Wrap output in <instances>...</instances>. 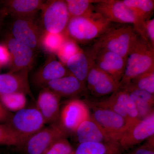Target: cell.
<instances>
[{"mask_svg":"<svg viewBox=\"0 0 154 154\" xmlns=\"http://www.w3.org/2000/svg\"><path fill=\"white\" fill-rule=\"evenodd\" d=\"M12 115L11 112L7 110L0 102V123H7Z\"/></svg>","mask_w":154,"mask_h":154,"instance_id":"36","label":"cell"},{"mask_svg":"<svg viewBox=\"0 0 154 154\" xmlns=\"http://www.w3.org/2000/svg\"><path fill=\"white\" fill-rule=\"evenodd\" d=\"M44 88H48L60 97H72L82 93L85 85L70 75L51 81Z\"/></svg>","mask_w":154,"mask_h":154,"instance_id":"20","label":"cell"},{"mask_svg":"<svg viewBox=\"0 0 154 154\" xmlns=\"http://www.w3.org/2000/svg\"><path fill=\"white\" fill-rule=\"evenodd\" d=\"M122 3L143 21L150 19L154 8L153 0H122Z\"/></svg>","mask_w":154,"mask_h":154,"instance_id":"25","label":"cell"},{"mask_svg":"<svg viewBox=\"0 0 154 154\" xmlns=\"http://www.w3.org/2000/svg\"><path fill=\"white\" fill-rule=\"evenodd\" d=\"M75 132L79 143L92 142L119 146L111 140L91 116L82 122Z\"/></svg>","mask_w":154,"mask_h":154,"instance_id":"19","label":"cell"},{"mask_svg":"<svg viewBox=\"0 0 154 154\" xmlns=\"http://www.w3.org/2000/svg\"><path fill=\"white\" fill-rule=\"evenodd\" d=\"M86 84L92 94L97 96L113 94L120 87V83L96 66L92 59Z\"/></svg>","mask_w":154,"mask_h":154,"instance_id":"12","label":"cell"},{"mask_svg":"<svg viewBox=\"0 0 154 154\" xmlns=\"http://www.w3.org/2000/svg\"><path fill=\"white\" fill-rule=\"evenodd\" d=\"M42 33V29L35 21V17L15 18L11 26V36L34 51L40 47Z\"/></svg>","mask_w":154,"mask_h":154,"instance_id":"8","label":"cell"},{"mask_svg":"<svg viewBox=\"0 0 154 154\" xmlns=\"http://www.w3.org/2000/svg\"><path fill=\"white\" fill-rule=\"evenodd\" d=\"M41 11L42 31L54 33L64 32L70 19L66 1H46Z\"/></svg>","mask_w":154,"mask_h":154,"instance_id":"6","label":"cell"},{"mask_svg":"<svg viewBox=\"0 0 154 154\" xmlns=\"http://www.w3.org/2000/svg\"><path fill=\"white\" fill-rule=\"evenodd\" d=\"M152 70H154V49L138 34L128 54L120 87L127 85L136 77Z\"/></svg>","mask_w":154,"mask_h":154,"instance_id":"2","label":"cell"},{"mask_svg":"<svg viewBox=\"0 0 154 154\" xmlns=\"http://www.w3.org/2000/svg\"><path fill=\"white\" fill-rule=\"evenodd\" d=\"M152 136L150 140L143 145L141 146L133 152L131 154H154V138Z\"/></svg>","mask_w":154,"mask_h":154,"instance_id":"35","label":"cell"},{"mask_svg":"<svg viewBox=\"0 0 154 154\" xmlns=\"http://www.w3.org/2000/svg\"><path fill=\"white\" fill-rule=\"evenodd\" d=\"M82 50L75 42L66 37L56 54L61 62L65 65L70 58Z\"/></svg>","mask_w":154,"mask_h":154,"instance_id":"30","label":"cell"},{"mask_svg":"<svg viewBox=\"0 0 154 154\" xmlns=\"http://www.w3.org/2000/svg\"><path fill=\"white\" fill-rule=\"evenodd\" d=\"M144 34L146 40L154 49V19H149L145 22Z\"/></svg>","mask_w":154,"mask_h":154,"instance_id":"33","label":"cell"},{"mask_svg":"<svg viewBox=\"0 0 154 154\" xmlns=\"http://www.w3.org/2000/svg\"><path fill=\"white\" fill-rule=\"evenodd\" d=\"M94 6V11L111 23L132 25L137 33L146 41L144 21L137 17L122 1L101 0Z\"/></svg>","mask_w":154,"mask_h":154,"instance_id":"4","label":"cell"},{"mask_svg":"<svg viewBox=\"0 0 154 154\" xmlns=\"http://www.w3.org/2000/svg\"><path fill=\"white\" fill-rule=\"evenodd\" d=\"M5 44L11 54L9 72H15L23 69L29 70L31 68L34 62L35 51L15 39L11 34L7 36Z\"/></svg>","mask_w":154,"mask_h":154,"instance_id":"13","label":"cell"},{"mask_svg":"<svg viewBox=\"0 0 154 154\" xmlns=\"http://www.w3.org/2000/svg\"><path fill=\"white\" fill-rule=\"evenodd\" d=\"M138 35L132 25L112 23L105 33L96 39L92 48L107 50L127 58Z\"/></svg>","mask_w":154,"mask_h":154,"instance_id":"3","label":"cell"},{"mask_svg":"<svg viewBox=\"0 0 154 154\" xmlns=\"http://www.w3.org/2000/svg\"><path fill=\"white\" fill-rule=\"evenodd\" d=\"M6 124L20 142V146L33 134L44 127L43 117L36 107L25 108L11 116Z\"/></svg>","mask_w":154,"mask_h":154,"instance_id":"5","label":"cell"},{"mask_svg":"<svg viewBox=\"0 0 154 154\" xmlns=\"http://www.w3.org/2000/svg\"><path fill=\"white\" fill-rule=\"evenodd\" d=\"M45 1L42 0H7L2 1V14L15 18L35 17Z\"/></svg>","mask_w":154,"mask_h":154,"instance_id":"18","label":"cell"},{"mask_svg":"<svg viewBox=\"0 0 154 154\" xmlns=\"http://www.w3.org/2000/svg\"><path fill=\"white\" fill-rule=\"evenodd\" d=\"M121 87L125 89L134 101L140 119L154 112L152 106L154 103V95L138 89L130 84Z\"/></svg>","mask_w":154,"mask_h":154,"instance_id":"22","label":"cell"},{"mask_svg":"<svg viewBox=\"0 0 154 154\" xmlns=\"http://www.w3.org/2000/svg\"><path fill=\"white\" fill-rule=\"evenodd\" d=\"M11 61V53L4 43H0V66H10Z\"/></svg>","mask_w":154,"mask_h":154,"instance_id":"34","label":"cell"},{"mask_svg":"<svg viewBox=\"0 0 154 154\" xmlns=\"http://www.w3.org/2000/svg\"><path fill=\"white\" fill-rule=\"evenodd\" d=\"M128 84L154 95V70L139 75Z\"/></svg>","mask_w":154,"mask_h":154,"instance_id":"29","label":"cell"},{"mask_svg":"<svg viewBox=\"0 0 154 154\" xmlns=\"http://www.w3.org/2000/svg\"><path fill=\"white\" fill-rule=\"evenodd\" d=\"M66 38L64 33H51L42 31L40 46L51 54H56Z\"/></svg>","mask_w":154,"mask_h":154,"instance_id":"27","label":"cell"},{"mask_svg":"<svg viewBox=\"0 0 154 154\" xmlns=\"http://www.w3.org/2000/svg\"><path fill=\"white\" fill-rule=\"evenodd\" d=\"M119 146L98 142L80 143L72 154H118Z\"/></svg>","mask_w":154,"mask_h":154,"instance_id":"23","label":"cell"},{"mask_svg":"<svg viewBox=\"0 0 154 154\" xmlns=\"http://www.w3.org/2000/svg\"><path fill=\"white\" fill-rule=\"evenodd\" d=\"M112 23L94 11L82 17L70 18L63 33L76 43H84L99 38Z\"/></svg>","mask_w":154,"mask_h":154,"instance_id":"1","label":"cell"},{"mask_svg":"<svg viewBox=\"0 0 154 154\" xmlns=\"http://www.w3.org/2000/svg\"><path fill=\"white\" fill-rule=\"evenodd\" d=\"M0 145L20 146L17 137L6 123H0Z\"/></svg>","mask_w":154,"mask_h":154,"instance_id":"32","label":"cell"},{"mask_svg":"<svg viewBox=\"0 0 154 154\" xmlns=\"http://www.w3.org/2000/svg\"><path fill=\"white\" fill-rule=\"evenodd\" d=\"M28 69L0 74V95L22 93L33 97L28 81Z\"/></svg>","mask_w":154,"mask_h":154,"instance_id":"15","label":"cell"},{"mask_svg":"<svg viewBox=\"0 0 154 154\" xmlns=\"http://www.w3.org/2000/svg\"><path fill=\"white\" fill-rule=\"evenodd\" d=\"M90 117L88 105L79 99H73L62 110L59 117L60 125L66 131L75 132L80 125Z\"/></svg>","mask_w":154,"mask_h":154,"instance_id":"14","label":"cell"},{"mask_svg":"<svg viewBox=\"0 0 154 154\" xmlns=\"http://www.w3.org/2000/svg\"><path fill=\"white\" fill-rule=\"evenodd\" d=\"M99 0H66L70 19L82 17L94 11V4L99 2Z\"/></svg>","mask_w":154,"mask_h":154,"instance_id":"26","label":"cell"},{"mask_svg":"<svg viewBox=\"0 0 154 154\" xmlns=\"http://www.w3.org/2000/svg\"><path fill=\"white\" fill-rule=\"evenodd\" d=\"M113 95L122 105L129 118L130 127L140 119L135 103L125 89L120 87Z\"/></svg>","mask_w":154,"mask_h":154,"instance_id":"24","label":"cell"},{"mask_svg":"<svg viewBox=\"0 0 154 154\" xmlns=\"http://www.w3.org/2000/svg\"><path fill=\"white\" fill-rule=\"evenodd\" d=\"M0 102L7 110L16 113L25 108L27 99L25 94L14 93L0 95Z\"/></svg>","mask_w":154,"mask_h":154,"instance_id":"28","label":"cell"},{"mask_svg":"<svg viewBox=\"0 0 154 154\" xmlns=\"http://www.w3.org/2000/svg\"><path fill=\"white\" fill-rule=\"evenodd\" d=\"M91 63L89 53L82 49L70 58L65 66L71 74L85 85Z\"/></svg>","mask_w":154,"mask_h":154,"instance_id":"21","label":"cell"},{"mask_svg":"<svg viewBox=\"0 0 154 154\" xmlns=\"http://www.w3.org/2000/svg\"><path fill=\"white\" fill-rule=\"evenodd\" d=\"M60 99L58 95L47 88H43L38 94L36 107L45 124L54 123L59 118Z\"/></svg>","mask_w":154,"mask_h":154,"instance_id":"17","label":"cell"},{"mask_svg":"<svg viewBox=\"0 0 154 154\" xmlns=\"http://www.w3.org/2000/svg\"><path fill=\"white\" fill-rule=\"evenodd\" d=\"M154 113L152 112L144 118L130 127L119 141L120 149H128L146 139L153 136Z\"/></svg>","mask_w":154,"mask_h":154,"instance_id":"11","label":"cell"},{"mask_svg":"<svg viewBox=\"0 0 154 154\" xmlns=\"http://www.w3.org/2000/svg\"><path fill=\"white\" fill-rule=\"evenodd\" d=\"M88 51L96 66L120 83L124 75L127 58L104 49L92 48Z\"/></svg>","mask_w":154,"mask_h":154,"instance_id":"9","label":"cell"},{"mask_svg":"<svg viewBox=\"0 0 154 154\" xmlns=\"http://www.w3.org/2000/svg\"><path fill=\"white\" fill-rule=\"evenodd\" d=\"M74 150L66 138H63L50 146L43 154H72Z\"/></svg>","mask_w":154,"mask_h":154,"instance_id":"31","label":"cell"},{"mask_svg":"<svg viewBox=\"0 0 154 154\" xmlns=\"http://www.w3.org/2000/svg\"><path fill=\"white\" fill-rule=\"evenodd\" d=\"M89 105L92 110V117L102 127L111 140L118 143L129 128L126 119L112 110L94 104Z\"/></svg>","mask_w":154,"mask_h":154,"instance_id":"7","label":"cell"},{"mask_svg":"<svg viewBox=\"0 0 154 154\" xmlns=\"http://www.w3.org/2000/svg\"><path fill=\"white\" fill-rule=\"evenodd\" d=\"M70 75L66 66L58 60L54 54H51L34 74L33 81L36 85L43 88L51 81Z\"/></svg>","mask_w":154,"mask_h":154,"instance_id":"16","label":"cell"},{"mask_svg":"<svg viewBox=\"0 0 154 154\" xmlns=\"http://www.w3.org/2000/svg\"><path fill=\"white\" fill-rule=\"evenodd\" d=\"M66 131L60 125L43 128L30 137L24 145L28 154H43L57 140L66 138Z\"/></svg>","mask_w":154,"mask_h":154,"instance_id":"10","label":"cell"}]
</instances>
